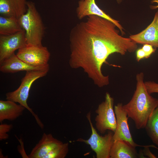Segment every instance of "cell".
Returning a JSON list of instances; mask_svg holds the SVG:
<instances>
[{
    "label": "cell",
    "mask_w": 158,
    "mask_h": 158,
    "mask_svg": "<svg viewBox=\"0 0 158 158\" xmlns=\"http://www.w3.org/2000/svg\"><path fill=\"white\" fill-rule=\"evenodd\" d=\"M12 101L0 100V122L5 120L13 121L22 115L26 109Z\"/></svg>",
    "instance_id": "obj_16"
},
{
    "label": "cell",
    "mask_w": 158,
    "mask_h": 158,
    "mask_svg": "<svg viewBox=\"0 0 158 158\" xmlns=\"http://www.w3.org/2000/svg\"><path fill=\"white\" fill-rule=\"evenodd\" d=\"M145 84L149 94L158 93V83L153 81H147L145 82Z\"/></svg>",
    "instance_id": "obj_21"
},
{
    "label": "cell",
    "mask_w": 158,
    "mask_h": 158,
    "mask_svg": "<svg viewBox=\"0 0 158 158\" xmlns=\"http://www.w3.org/2000/svg\"><path fill=\"white\" fill-rule=\"evenodd\" d=\"M13 127L11 124L1 123L0 125V140H6L8 138L9 135L7 134Z\"/></svg>",
    "instance_id": "obj_20"
},
{
    "label": "cell",
    "mask_w": 158,
    "mask_h": 158,
    "mask_svg": "<svg viewBox=\"0 0 158 158\" xmlns=\"http://www.w3.org/2000/svg\"><path fill=\"white\" fill-rule=\"evenodd\" d=\"M68 143H63L58 146L46 155L44 158H64L69 150Z\"/></svg>",
    "instance_id": "obj_19"
},
{
    "label": "cell",
    "mask_w": 158,
    "mask_h": 158,
    "mask_svg": "<svg viewBox=\"0 0 158 158\" xmlns=\"http://www.w3.org/2000/svg\"><path fill=\"white\" fill-rule=\"evenodd\" d=\"M23 29L18 18L14 17H5L0 16V35H11Z\"/></svg>",
    "instance_id": "obj_17"
},
{
    "label": "cell",
    "mask_w": 158,
    "mask_h": 158,
    "mask_svg": "<svg viewBox=\"0 0 158 158\" xmlns=\"http://www.w3.org/2000/svg\"><path fill=\"white\" fill-rule=\"evenodd\" d=\"M152 3L154 2L157 3L158 5L157 6H151L150 7L152 9H156L158 8V0H152L151 1Z\"/></svg>",
    "instance_id": "obj_25"
},
{
    "label": "cell",
    "mask_w": 158,
    "mask_h": 158,
    "mask_svg": "<svg viewBox=\"0 0 158 158\" xmlns=\"http://www.w3.org/2000/svg\"><path fill=\"white\" fill-rule=\"evenodd\" d=\"M129 38L137 44H149L158 48V10L151 23L145 29Z\"/></svg>",
    "instance_id": "obj_12"
},
{
    "label": "cell",
    "mask_w": 158,
    "mask_h": 158,
    "mask_svg": "<svg viewBox=\"0 0 158 158\" xmlns=\"http://www.w3.org/2000/svg\"><path fill=\"white\" fill-rule=\"evenodd\" d=\"M135 147L122 140L113 141L110 152V158H136L140 157Z\"/></svg>",
    "instance_id": "obj_15"
},
{
    "label": "cell",
    "mask_w": 158,
    "mask_h": 158,
    "mask_svg": "<svg viewBox=\"0 0 158 158\" xmlns=\"http://www.w3.org/2000/svg\"><path fill=\"white\" fill-rule=\"evenodd\" d=\"M116 27L109 20L91 15L76 24L70 33V66L82 69L99 87L109 84V76L102 71L108 56L115 53L124 55L138 48L130 38L120 35Z\"/></svg>",
    "instance_id": "obj_1"
},
{
    "label": "cell",
    "mask_w": 158,
    "mask_h": 158,
    "mask_svg": "<svg viewBox=\"0 0 158 158\" xmlns=\"http://www.w3.org/2000/svg\"><path fill=\"white\" fill-rule=\"evenodd\" d=\"M146 58V54L142 48L138 49L136 52V59L137 61L141 59Z\"/></svg>",
    "instance_id": "obj_24"
},
{
    "label": "cell",
    "mask_w": 158,
    "mask_h": 158,
    "mask_svg": "<svg viewBox=\"0 0 158 158\" xmlns=\"http://www.w3.org/2000/svg\"><path fill=\"white\" fill-rule=\"evenodd\" d=\"M144 74L141 72L136 76V89L130 101L123 105L128 116L133 120L136 128H144L154 111L158 106V99L147 92L144 81Z\"/></svg>",
    "instance_id": "obj_2"
},
{
    "label": "cell",
    "mask_w": 158,
    "mask_h": 158,
    "mask_svg": "<svg viewBox=\"0 0 158 158\" xmlns=\"http://www.w3.org/2000/svg\"><path fill=\"white\" fill-rule=\"evenodd\" d=\"M27 11L19 19L25 33L27 45L42 46L45 27L34 3L27 2Z\"/></svg>",
    "instance_id": "obj_3"
},
{
    "label": "cell",
    "mask_w": 158,
    "mask_h": 158,
    "mask_svg": "<svg viewBox=\"0 0 158 158\" xmlns=\"http://www.w3.org/2000/svg\"><path fill=\"white\" fill-rule=\"evenodd\" d=\"M114 100L108 92L105 94V100L99 104L95 111L96 129L104 134L107 130L114 133L116 126V119L113 109Z\"/></svg>",
    "instance_id": "obj_6"
},
{
    "label": "cell",
    "mask_w": 158,
    "mask_h": 158,
    "mask_svg": "<svg viewBox=\"0 0 158 158\" xmlns=\"http://www.w3.org/2000/svg\"><path fill=\"white\" fill-rule=\"evenodd\" d=\"M144 128L152 141L158 147V106L150 116Z\"/></svg>",
    "instance_id": "obj_18"
},
{
    "label": "cell",
    "mask_w": 158,
    "mask_h": 158,
    "mask_svg": "<svg viewBox=\"0 0 158 158\" xmlns=\"http://www.w3.org/2000/svg\"><path fill=\"white\" fill-rule=\"evenodd\" d=\"M63 143L54 137L51 133H44L28 157L29 158H44L52 150Z\"/></svg>",
    "instance_id": "obj_13"
},
{
    "label": "cell",
    "mask_w": 158,
    "mask_h": 158,
    "mask_svg": "<svg viewBox=\"0 0 158 158\" xmlns=\"http://www.w3.org/2000/svg\"><path fill=\"white\" fill-rule=\"evenodd\" d=\"M17 56L31 66H40L49 65L50 54L47 48L42 46L26 45L18 50Z\"/></svg>",
    "instance_id": "obj_7"
},
{
    "label": "cell",
    "mask_w": 158,
    "mask_h": 158,
    "mask_svg": "<svg viewBox=\"0 0 158 158\" xmlns=\"http://www.w3.org/2000/svg\"><path fill=\"white\" fill-rule=\"evenodd\" d=\"M26 0H0V16L19 19L27 11Z\"/></svg>",
    "instance_id": "obj_14"
},
{
    "label": "cell",
    "mask_w": 158,
    "mask_h": 158,
    "mask_svg": "<svg viewBox=\"0 0 158 158\" xmlns=\"http://www.w3.org/2000/svg\"><path fill=\"white\" fill-rule=\"evenodd\" d=\"M25 32L23 29L10 35H0V63L19 49L26 46Z\"/></svg>",
    "instance_id": "obj_8"
},
{
    "label": "cell",
    "mask_w": 158,
    "mask_h": 158,
    "mask_svg": "<svg viewBox=\"0 0 158 158\" xmlns=\"http://www.w3.org/2000/svg\"><path fill=\"white\" fill-rule=\"evenodd\" d=\"M123 104L119 103L114 107L116 119V126L113 135L114 141L120 140L127 141L133 146H141L134 141L130 132L128 120L129 117L123 107Z\"/></svg>",
    "instance_id": "obj_9"
},
{
    "label": "cell",
    "mask_w": 158,
    "mask_h": 158,
    "mask_svg": "<svg viewBox=\"0 0 158 158\" xmlns=\"http://www.w3.org/2000/svg\"><path fill=\"white\" fill-rule=\"evenodd\" d=\"M86 117L91 130L90 137L87 140L79 138L76 141L89 145L96 153L97 158H110V152L113 144L114 133L110 131L104 136L99 135L94 127L91 120V114L88 113Z\"/></svg>",
    "instance_id": "obj_5"
},
{
    "label": "cell",
    "mask_w": 158,
    "mask_h": 158,
    "mask_svg": "<svg viewBox=\"0 0 158 158\" xmlns=\"http://www.w3.org/2000/svg\"><path fill=\"white\" fill-rule=\"evenodd\" d=\"M76 14L80 19L91 15L97 16L106 19L114 23L119 30L122 35L125 34L123 30L124 29L119 21L114 19L100 9L97 5L95 0L80 1L76 9Z\"/></svg>",
    "instance_id": "obj_10"
},
{
    "label": "cell",
    "mask_w": 158,
    "mask_h": 158,
    "mask_svg": "<svg viewBox=\"0 0 158 158\" xmlns=\"http://www.w3.org/2000/svg\"><path fill=\"white\" fill-rule=\"evenodd\" d=\"M149 146H145L144 149L143 150H141L143 155L144 157V155H145L150 158H157L155 155L152 153L150 151L149 148Z\"/></svg>",
    "instance_id": "obj_23"
},
{
    "label": "cell",
    "mask_w": 158,
    "mask_h": 158,
    "mask_svg": "<svg viewBox=\"0 0 158 158\" xmlns=\"http://www.w3.org/2000/svg\"><path fill=\"white\" fill-rule=\"evenodd\" d=\"M142 48L146 54V59H147L150 57V56L153 53H154L156 50V49L154 48L152 46L148 44H143V46Z\"/></svg>",
    "instance_id": "obj_22"
},
{
    "label": "cell",
    "mask_w": 158,
    "mask_h": 158,
    "mask_svg": "<svg viewBox=\"0 0 158 158\" xmlns=\"http://www.w3.org/2000/svg\"><path fill=\"white\" fill-rule=\"evenodd\" d=\"M117 1V2L119 4L120 3H121L122 1L123 0H116Z\"/></svg>",
    "instance_id": "obj_26"
},
{
    "label": "cell",
    "mask_w": 158,
    "mask_h": 158,
    "mask_svg": "<svg viewBox=\"0 0 158 158\" xmlns=\"http://www.w3.org/2000/svg\"><path fill=\"white\" fill-rule=\"evenodd\" d=\"M49 65L40 66L30 65L20 59L15 53L0 63V71L4 73H13L23 71H49Z\"/></svg>",
    "instance_id": "obj_11"
},
{
    "label": "cell",
    "mask_w": 158,
    "mask_h": 158,
    "mask_svg": "<svg viewBox=\"0 0 158 158\" xmlns=\"http://www.w3.org/2000/svg\"><path fill=\"white\" fill-rule=\"evenodd\" d=\"M49 71H27L22 79L20 85L16 90L6 93V99L7 100L18 102L27 109L35 117L36 122L42 129L44 125L37 115L28 106L27 101L30 90L33 83L37 79L46 75Z\"/></svg>",
    "instance_id": "obj_4"
}]
</instances>
